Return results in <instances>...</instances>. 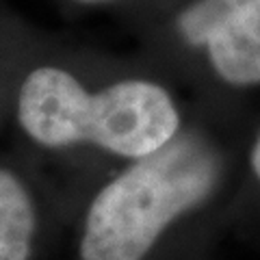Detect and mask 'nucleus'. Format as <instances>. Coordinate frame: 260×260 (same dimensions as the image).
Wrapping results in <instances>:
<instances>
[{"label": "nucleus", "mask_w": 260, "mask_h": 260, "mask_svg": "<svg viewBox=\"0 0 260 260\" xmlns=\"http://www.w3.org/2000/svg\"><path fill=\"white\" fill-rule=\"evenodd\" d=\"M11 117L39 152L98 154L117 167L165 148L189 121L156 80L119 78L91 89L59 65H39L22 78Z\"/></svg>", "instance_id": "obj_2"}, {"label": "nucleus", "mask_w": 260, "mask_h": 260, "mask_svg": "<svg viewBox=\"0 0 260 260\" xmlns=\"http://www.w3.org/2000/svg\"><path fill=\"white\" fill-rule=\"evenodd\" d=\"M78 3H102V0H78Z\"/></svg>", "instance_id": "obj_7"}, {"label": "nucleus", "mask_w": 260, "mask_h": 260, "mask_svg": "<svg viewBox=\"0 0 260 260\" xmlns=\"http://www.w3.org/2000/svg\"><path fill=\"white\" fill-rule=\"evenodd\" d=\"M9 117V115H5V107H3V98H0V124H3V121Z\"/></svg>", "instance_id": "obj_6"}, {"label": "nucleus", "mask_w": 260, "mask_h": 260, "mask_svg": "<svg viewBox=\"0 0 260 260\" xmlns=\"http://www.w3.org/2000/svg\"><path fill=\"white\" fill-rule=\"evenodd\" d=\"M176 32L221 83L260 85V0H193L178 11Z\"/></svg>", "instance_id": "obj_3"}, {"label": "nucleus", "mask_w": 260, "mask_h": 260, "mask_svg": "<svg viewBox=\"0 0 260 260\" xmlns=\"http://www.w3.org/2000/svg\"><path fill=\"white\" fill-rule=\"evenodd\" d=\"M44 208L28 176L0 160V260H37Z\"/></svg>", "instance_id": "obj_4"}, {"label": "nucleus", "mask_w": 260, "mask_h": 260, "mask_svg": "<svg viewBox=\"0 0 260 260\" xmlns=\"http://www.w3.org/2000/svg\"><path fill=\"white\" fill-rule=\"evenodd\" d=\"M249 165H251V172H254L256 180L260 182V130H258L254 145H251V152H249Z\"/></svg>", "instance_id": "obj_5"}, {"label": "nucleus", "mask_w": 260, "mask_h": 260, "mask_svg": "<svg viewBox=\"0 0 260 260\" xmlns=\"http://www.w3.org/2000/svg\"><path fill=\"white\" fill-rule=\"evenodd\" d=\"M225 180L221 148L186 121L174 141L119 165L89 195L78 219L74 260H156L167 254Z\"/></svg>", "instance_id": "obj_1"}]
</instances>
